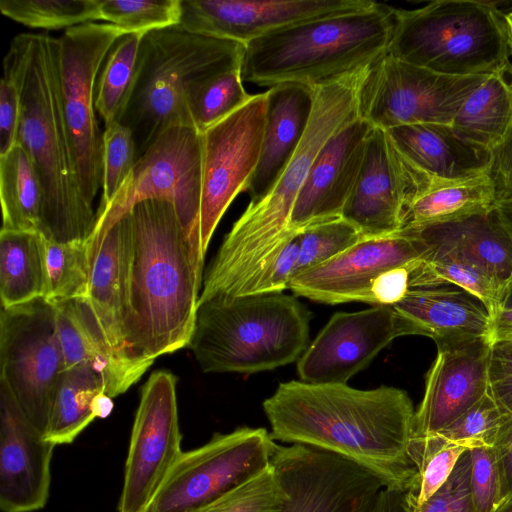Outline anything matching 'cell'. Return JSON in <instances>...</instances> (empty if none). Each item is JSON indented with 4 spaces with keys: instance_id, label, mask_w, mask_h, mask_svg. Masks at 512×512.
<instances>
[{
    "instance_id": "cell-1",
    "label": "cell",
    "mask_w": 512,
    "mask_h": 512,
    "mask_svg": "<svg viewBox=\"0 0 512 512\" xmlns=\"http://www.w3.org/2000/svg\"><path fill=\"white\" fill-rule=\"evenodd\" d=\"M275 441L325 451L405 492L416 475L410 447L415 409L399 388L289 381L262 404Z\"/></svg>"
},
{
    "instance_id": "cell-2",
    "label": "cell",
    "mask_w": 512,
    "mask_h": 512,
    "mask_svg": "<svg viewBox=\"0 0 512 512\" xmlns=\"http://www.w3.org/2000/svg\"><path fill=\"white\" fill-rule=\"evenodd\" d=\"M372 65L314 88L312 115L298 149L271 191L249 203L226 234L203 277L199 301L240 296L297 232L290 226L296 198L322 147L360 117V91Z\"/></svg>"
},
{
    "instance_id": "cell-3",
    "label": "cell",
    "mask_w": 512,
    "mask_h": 512,
    "mask_svg": "<svg viewBox=\"0 0 512 512\" xmlns=\"http://www.w3.org/2000/svg\"><path fill=\"white\" fill-rule=\"evenodd\" d=\"M3 67L12 73L20 92L16 143L29 156L43 190L40 233L60 243L86 240L96 213L81 190L71 150L61 103L57 38L16 35Z\"/></svg>"
},
{
    "instance_id": "cell-4",
    "label": "cell",
    "mask_w": 512,
    "mask_h": 512,
    "mask_svg": "<svg viewBox=\"0 0 512 512\" xmlns=\"http://www.w3.org/2000/svg\"><path fill=\"white\" fill-rule=\"evenodd\" d=\"M129 212L134 252L128 344L134 356L155 360L189 345L203 276L170 201L143 200Z\"/></svg>"
},
{
    "instance_id": "cell-5",
    "label": "cell",
    "mask_w": 512,
    "mask_h": 512,
    "mask_svg": "<svg viewBox=\"0 0 512 512\" xmlns=\"http://www.w3.org/2000/svg\"><path fill=\"white\" fill-rule=\"evenodd\" d=\"M397 18L396 8L373 2L272 30L245 44L242 80L258 86L298 83L314 89L386 56Z\"/></svg>"
},
{
    "instance_id": "cell-6",
    "label": "cell",
    "mask_w": 512,
    "mask_h": 512,
    "mask_svg": "<svg viewBox=\"0 0 512 512\" xmlns=\"http://www.w3.org/2000/svg\"><path fill=\"white\" fill-rule=\"evenodd\" d=\"M310 319L296 296H218L198 303L188 347L205 373L269 371L299 360Z\"/></svg>"
},
{
    "instance_id": "cell-7",
    "label": "cell",
    "mask_w": 512,
    "mask_h": 512,
    "mask_svg": "<svg viewBox=\"0 0 512 512\" xmlns=\"http://www.w3.org/2000/svg\"><path fill=\"white\" fill-rule=\"evenodd\" d=\"M244 49L242 43L192 33L179 24L143 35L135 86L120 120L133 134L137 159L164 130L193 126L187 90L203 78L241 66Z\"/></svg>"
},
{
    "instance_id": "cell-8",
    "label": "cell",
    "mask_w": 512,
    "mask_h": 512,
    "mask_svg": "<svg viewBox=\"0 0 512 512\" xmlns=\"http://www.w3.org/2000/svg\"><path fill=\"white\" fill-rule=\"evenodd\" d=\"M388 54L450 76H489L511 63L507 16L496 4L439 0L413 10L397 9Z\"/></svg>"
},
{
    "instance_id": "cell-9",
    "label": "cell",
    "mask_w": 512,
    "mask_h": 512,
    "mask_svg": "<svg viewBox=\"0 0 512 512\" xmlns=\"http://www.w3.org/2000/svg\"><path fill=\"white\" fill-rule=\"evenodd\" d=\"M202 181L201 134L193 126L164 130L139 157L115 197L99 207L96 217L116 220L138 202L170 201L179 216L198 272L203 276L204 255L200 243Z\"/></svg>"
},
{
    "instance_id": "cell-10",
    "label": "cell",
    "mask_w": 512,
    "mask_h": 512,
    "mask_svg": "<svg viewBox=\"0 0 512 512\" xmlns=\"http://www.w3.org/2000/svg\"><path fill=\"white\" fill-rule=\"evenodd\" d=\"M0 381L31 424L45 435L65 370L55 305L45 298L1 308Z\"/></svg>"
},
{
    "instance_id": "cell-11",
    "label": "cell",
    "mask_w": 512,
    "mask_h": 512,
    "mask_svg": "<svg viewBox=\"0 0 512 512\" xmlns=\"http://www.w3.org/2000/svg\"><path fill=\"white\" fill-rule=\"evenodd\" d=\"M123 33L109 23L89 22L57 38L63 114L81 190L89 204L102 186V133L95 108V84L101 64Z\"/></svg>"
},
{
    "instance_id": "cell-12",
    "label": "cell",
    "mask_w": 512,
    "mask_h": 512,
    "mask_svg": "<svg viewBox=\"0 0 512 512\" xmlns=\"http://www.w3.org/2000/svg\"><path fill=\"white\" fill-rule=\"evenodd\" d=\"M276 446L262 427L216 433L181 454L150 507L154 512H200L269 468Z\"/></svg>"
},
{
    "instance_id": "cell-13",
    "label": "cell",
    "mask_w": 512,
    "mask_h": 512,
    "mask_svg": "<svg viewBox=\"0 0 512 512\" xmlns=\"http://www.w3.org/2000/svg\"><path fill=\"white\" fill-rule=\"evenodd\" d=\"M487 77L444 75L387 54L372 65L363 82L360 117L384 130L420 123L452 124Z\"/></svg>"
},
{
    "instance_id": "cell-14",
    "label": "cell",
    "mask_w": 512,
    "mask_h": 512,
    "mask_svg": "<svg viewBox=\"0 0 512 512\" xmlns=\"http://www.w3.org/2000/svg\"><path fill=\"white\" fill-rule=\"evenodd\" d=\"M266 92L252 95L239 109L201 134L200 243L205 256L222 216L254 173L262 145Z\"/></svg>"
},
{
    "instance_id": "cell-15",
    "label": "cell",
    "mask_w": 512,
    "mask_h": 512,
    "mask_svg": "<svg viewBox=\"0 0 512 512\" xmlns=\"http://www.w3.org/2000/svg\"><path fill=\"white\" fill-rule=\"evenodd\" d=\"M176 377L153 372L141 389L118 512H146L183 453Z\"/></svg>"
},
{
    "instance_id": "cell-16",
    "label": "cell",
    "mask_w": 512,
    "mask_h": 512,
    "mask_svg": "<svg viewBox=\"0 0 512 512\" xmlns=\"http://www.w3.org/2000/svg\"><path fill=\"white\" fill-rule=\"evenodd\" d=\"M272 467L285 492L279 512H366L385 488L361 466L304 445L277 443Z\"/></svg>"
},
{
    "instance_id": "cell-17",
    "label": "cell",
    "mask_w": 512,
    "mask_h": 512,
    "mask_svg": "<svg viewBox=\"0 0 512 512\" xmlns=\"http://www.w3.org/2000/svg\"><path fill=\"white\" fill-rule=\"evenodd\" d=\"M434 184L398 151L386 130L372 127L342 218L363 237L399 233L411 204Z\"/></svg>"
},
{
    "instance_id": "cell-18",
    "label": "cell",
    "mask_w": 512,
    "mask_h": 512,
    "mask_svg": "<svg viewBox=\"0 0 512 512\" xmlns=\"http://www.w3.org/2000/svg\"><path fill=\"white\" fill-rule=\"evenodd\" d=\"M427 247L409 230L364 237L329 261L295 276L289 289L295 296L325 304H374L373 293L389 271L417 262Z\"/></svg>"
},
{
    "instance_id": "cell-19",
    "label": "cell",
    "mask_w": 512,
    "mask_h": 512,
    "mask_svg": "<svg viewBox=\"0 0 512 512\" xmlns=\"http://www.w3.org/2000/svg\"><path fill=\"white\" fill-rule=\"evenodd\" d=\"M412 335L407 320L392 305L357 312H337L297 361L301 381H347L365 369L394 339Z\"/></svg>"
},
{
    "instance_id": "cell-20",
    "label": "cell",
    "mask_w": 512,
    "mask_h": 512,
    "mask_svg": "<svg viewBox=\"0 0 512 512\" xmlns=\"http://www.w3.org/2000/svg\"><path fill=\"white\" fill-rule=\"evenodd\" d=\"M371 0H180L179 25L247 44L272 30L370 6Z\"/></svg>"
},
{
    "instance_id": "cell-21",
    "label": "cell",
    "mask_w": 512,
    "mask_h": 512,
    "mask_svg": "<svg viewBox=\"0 0 512 512\" xmlns=\"http://www.w3.org/2000/svg\"><path fill=\"white\" fill-rule=\"evenodd\" d=\"M88 240L87 299L112 347L122 354L142 359L133 355L128 344L134 252L130 212L115 221L96 218Z\"/></svg>"
},
{
    "instance_id": "cell-22",
    "label": "cell",
    "mask_w": 512,
    "mask_h": 512,
    "mask_svg": "<svg viewBox=\"0 0 512 512\" xmlns=\"http://www.w3.org/2000/svg\"><path fill=\"white\" fill-rule=\"evenodd\" d=\"M56 445L24 415L0 381V508L34 512L48 500Z\"/></svg>"
},
{
    "instance_id": "cell-23",
    "label": "cell",
    "mask_w": 512,
    "mask_h": 512,
    "mask_svg": "<svg viewBox=\"0 0 512 512\" xmlns=\"http://www.w3.org/2000/svg\"><path fill=\"white\" fill-rule=\"evenodd\" d=\"M492 345L490 337H481L437 346L423 398L415 410L413 438L442 430L488 392Z\"/></svg>"
},
{
    "instance_id": "cell-24",
    "label": "cell",
    "mask_w": 512,
    "mask_h": 512,
    "mask_svg": "<svg viewBox=\"0 0 512 512\" xmlns=\"http://www.w3.org/2000/svg\"><path fill=\"white\" fill-rule=\"evenodd\" d=\"M371 129L359 117L322 147L294 203L290 218L293 231L342 217L361 170Z\"/></svg>"
},
{
    "instance_id": "cell-25",
    "label": "cell",
    "mask_w": 512,
    "mask_h": 512,
    "mask_svg": "<svg viewBox=\"0 0 512 512\" xmlns=\"http://www.w3.org/2000/svg\"><path fill=\"white\" fill-rule=\"evenodd\" d=\"M53 304L65 369L90 367L100 376L110 397L126 392L153 364L154 360L133 358L115 350L87 298Z\"/></svg>"
},
{
    "instance_id": "cell-26",
    "label": "cell",
    "mask_w": 512,
    "mask_h": 512,
    "mask_svg": "<svg viewBox=\"0 0 512 512\" xmlns=\"http://www.w3.org/2000/svg\"><path fill=\"white\" fill-rule=\"evenodd\" d=\"M392 306L407 320L412 335L430 337L437 346L491 336L492 314L486 304L448 282L410 288Z\"/></svg>"
},
{
    "instance_id": "cell-27",
    "label": "cell",
    "mask_w": 512,
    "mask_h": 512,
    "mask_svg": "<svg viewBox=\"0 0 512 512\" xmlns=\"http://www.w3.org/2000/svg\"><path fill=\"white\" fill-rule=\"evenodd\" d=\"M314 106V89L282 83L266 91V115L258 163L245 192L249 203L265 197L298 149Z\"/></svg>"
},
{
    "instance_id": "cell-28",
    "label": "cell",
    "mask_w": 512,
    "mask_h": 512,
    "mask_svg": "<svg viewBox=\"0 0 512 512\" xmlns=\"http://www.w3.org/2000/svg\"><path fill=\"white\" fill-rule=\"evenodd\" d=\"M398 151L435 183L489 173L493 151L463 138L452 124L420 123L386 130Z\"/></svg>"
},
{
    "instance_id": "cell-29",
    "label": "cell",
    "mask_w": 512,
    "mask_h": 512,
    "mask_svg": "<svg viewBox=\"0 0 512 512\" xmlns=\"http://www.w3.org/2000/svg\"><path fill=\"white\" fill-rule=\"evenodd\" d=\"M404 230L416 234L427 247L410 273V288L448 282L479 297L492 316L502 306L505 295L499 285L440 227Z\"/></svg>"
},
{
    "instance_id": "cell-30",
    "label": "cell",
    "mask_w": 512,
    "mask_h": 512,
    "mask_svg": "<svg viewBox=\"0 0 512 512\" xmlns=\"http://www.w3.org/2000/svg\"><path fill=\"white\" fill-rule=\"evenodd\" d=\"M452 126L463 138L491 151L500 146L512 131V62L470 94Z\"/></svg>"
},
{
    "instance_id": "cell-31",
    "label": "cell",
    "mask_w": 512,
    "mask_h": 512,
    "mask_svg": "<svg viewBox=\"0 0 512 512\" xmlns=\"http://www.w3.org/2000/svg\"><path fill=\"white\" fill-rule=\"evenodd\" d=\"M45 294V237L39 231L1 229V308L45 298Z\"/></svg>"
},
{
    "instance_id": "cell-32",
    "label": "cell",
    "mask_w": 512,
    "mask_h": 512,
    "mask_svg": "<svg viewBox=\"0 0 512 512\" xmlns=\"http://www.w3.org/2000/svg\"><path fill=\"white\" fill-rule=\"evenodd\" d=\"M496 203L489 173L463 181L435 183L411 204L402 230L460 221L490 210Z\"/></svg>"
},
{
    "instance_id": "cell-33",
    "label": "cell",
    "mask_w": 512,
    "mask_h": 512,
    "mask_svg": "<svg viewBox=\"0 0 512 512\" xmlns=\"http://www.w3.org/2000/svg\"><path fill=\"white\" fill-rule=\"evenodd\" d=\"M434 226L464 249L506 294L512 281V238L495 206L460 221Z\"/></svg>"
},
{
    "instance_id": "cell-34",
    "label": "cell",
    "mask_w": 512,
    "mask_h": 512,
    "mask_svg": "<svg viewBox=\"0 0 512 512\" xmlns=\"http://www.w3.org/2000/svg\"><path fill=\"white\" fill-rule=\"evenodd\" d=\"M2 228L39 231L43 190L37 172L19 145L0 156Z\"/></svg>"
},
{
    "instance_id": "cell-35",
    "label": "cell",
    "mask_w": 512,
    "mask_h": 512,
    "mask_svg": "<svg viewBox=\"0 0 512 512\" xmlns=\"http://www.w3.org/2000/svg\"><path fill=\"white\" fill-rule=\"evenodd\" d=\"M102 391V380L90 367L65 369L53 400L45 439L55 445L72 443L95 419L91 405Z\"/></svg>"
},
{
    "instance_id": "cell-36",
    "label": "cell",
    "mask_w": 512,
    "mask_h": 512,
    "mask_svg": "<svg viewBox=\"0 0 512 512\" xmlns=\"http://www.w3.org/2000/svg\"><path fill=\"white\" fill-rule=\"evenodd\" d=\"M144 34L120 35L101 64L95 84V108L105 125L122 119L135 86Z\"/></svg>"
},
{
    "instance_id": "cell-37",
    "label": "cell",
    "mask_w": 512,
    "mask_h": 512,
    "mask_svg": "<svg viewBox=\"0 0 512 512\" xmlns=\"http://www.w3.org/2000/svg\"><path fill=\"white\" fill-rule=\"evenodd\" d=\"M241 66L203 78L186 93V104L192 125L200 132L221 121L250 98L244 86Z\"/></svg>"
},
{
    "instance_id": "cell-38",
    "label": "cell",
    "mask_w": 512,
    "mask_h": 512,
    "mask_svg": "<svg viewBox=\"0 0 512 512\" xmlns=\"http://www.w3.org/2000/svg\"><path fill=\"white\" fill-rule=\"evenodd\" d=\"M45 299L58 303L87 298L90 278V244L86 240L55 242L45 238Z\"/></svg>"
},
{
    "instance_id": "cell-39",
    "label": "cell",
    "mask_w": 512,
    "mask_h": 512,
    "mask_svg": "<svg viewBox=\"0 0 512 512\" xmlns=\"http://www.w3.org/2000/svg\"><path fill=\"white\" fill-rule=\"evenodd\" d=\"M467 450L462 445L442 443L434 436L412 438L410 452L416 475L404 492L406 507H419L433 496L449 479Z\"/></svg>"
},
{
    "instance_id": "cell-40",
    "label": "cell",
    "mask_w": 512,
    "mask_h": 512,
    "mask_svg": "<svg viewBox=\"0 0 512 512\" xmlns=\"http://www.w3.org/2000/svg\"><path fill=\"white\" fill-rule=\"evenodd\" d=\"M0 11L27 27L48 30L100 20L99 0H1Z\"/></svg>"
},
{
    "instance_id": "cell-41",
    "label": "cell",
    "mask_w": 512,
    "mask_h": 512,
    "mask_svg": "<svg viewBox=\"0 0 512 512\" xmlns=\"http://www.w3.org/2000/svg\"><path fill=\"white\" fill-rule=\"evenodd\" d=\"M508 417L509 414L487 392L453 422L430 436L442 443L462 445L469 450L482 446L493 447Z\"/></svg>"
},
{
    "instance_id": "cell-42",
    "label": "cell",
    "mask_w": 512,
    "mask_h": 512,
    "mask_svg": "<svg viewBox=\"0 0 512 512\" xmlns=\"http://www.w3.org/2000/svg\"><path fill=\"white\" fill-rule=\"evenodd\" d=\"M99 15L127 33H146L178 24L180 0H99Z\"/></svg>"
},
{
    "instance_id": "cell-43",
    "label": "cell",
    "mask_w": 512,
    "mask_h": 512,
    "mask_svg": "<svg viewBox=\"0 0 512 512\" xmlns=\"http://www.w3.org/2000/svg\"><path fill=\"white\" fill-rule=\"evenodd\" d=\"M362 238L360 231L342 217L301 229L300 251L293 278L336 257Z\"/></svg>"
},
{
    "instance_id": "cell-44",
    "label": "cell",
    "mask_w": 512,
    "mask_h": 512,
    "mask_svg": "<svg viewBox=\"0 0 512 512\" xmlns=\"http://www.w3.org/2000/svg\"><path fill=\"white\" fill-rule=\"evenodd\" d=\"M102 145V196L99 207L106 206L115 197L137 161L133 134L118 121L105 125Z\"/></svg>"
},
{
    "instance_id": "cell-45",
    "label": "cell",
    "mask_w": 512,
    "mask_h": 512,
    "mask_svg": "<svg viewBox=\"0 0 512 512\" xmlns=\"http://www.w3.org/2000/svg\"><path fill=\"white\" fill-rule=\"evenodd\" d=\"M284 499V489L271 464L200 512H279Z\"/></svg>"
},
{
    "instance_id": "cell-46",
    "label": "cell",
    "mask_w": 512,
    "mask_h": 512,
    "mask_svg": "<svg viewBox=\"0 0 512 512\" xmlns=\"http://www.w3.org/2000/svg\"><path fill=\"white\" fill-rule=\"evenodd\" d=\"M470 491L474 512H495L503 501L502 481L494 447L469 450Z\"/></svg>"
},
{
    "instance_id": "cell-47",
    "label": "cell",
    "mask_w": 512,
    "mask_h": 512,
    "mask_svg": "<svg viewBox=\"0 0 512 512\" xmlns=\"http://www.w3.org/2000/svg\"><path fill=\"white\" fill-rule=\"evenodd\" d=\"M300 251V230L247 283L240 296L282 293L289 284L297 265Z\"/></svg>"
},
{
    "instance_id": "cell-48",
    "label": "cell",
    "mask_w": 512,
    "mask_h": 512,
    "mask_svg": "<svg viewBox=\"0 0 512 512\" xmlns=\"http://www.w3.org/2000/svg\"><path fill=\"white\" fill-rule=\"evenodd\" d=\"M407 508V507H406ZM408 512H474L470 491V455L467 450L446 483L427 501Z\"/></svg>"
},
{
    "instance_id": "cell-49",
    "label": "cell",
    "mask_w": 512,
    "mask_h": 512,
    "mask_svg": "<svg viewBox=\"0 0 512 512\" xmlns=\"http://www.w3.org/2000/svg\"><path fill=\"white\" fill-rule=\"evenodd\" d=\"M488 393L512 416V343L493 342L488 369Z\"/></svg>"
},
{
    "instance_id": "cell-50",
    "label": "cell",
    "mask_w": 512,
    "mask_h": 512,
    "mask_svg": "<svg viewBox=\"0 0 512 512\" xmlns=\"http://www.w3.org/2000/svg\"><path fill=\"white\" fill-rule=\"evenodd\" d=\"M21 111L18 85L12 73L3 67L0 83V156L16 144Z\"/></svg>"
},
{
    "instance_id": "cell-51",
    "label": "cell",
    "mask_w": 512,
    "mask_h": 512,
    "mask_svg": "<svg viewBox=\"0 0 512 512\" xmlns=\"http://www.w3.org/2000/svg\"><path fill=\"white\" fill-rule=\"evenodd\" d=\"M489 175L494 182L497 202L512 200V131L493 151Z\"/></svg>"
},
{
    "instance_id": "cell-52",
    "label": "cell",
    "mask_w": 512,
    "mask_h": 512,
    "mask_svg": "<svg viewBox=\"0 0 512 512\" xmlns=\"http://www.w3.org/2000/svg\"><path fill=\"white\" fill-rule=\"evenodd\" d=\"M502 481L503 500L512 494V416L506 419L496 437L494 446ZM503 502V501H502Z\"/></svg>"
},
{
    "instance_id": "cell-53",
    "label": "cell",
    "mask_w": 512,
    "mask_h": 512,
    "mask_svg": "<svg viewBox=\"0 0 512 512\" xmlns=\"http://www.w3.org/2000/svg\"><path fill=\"white\" fill-rule=\"evenodd\" d=\"M366 512H408L404 501V492L383 488Z\"/></svg>"
},
{
    "instance_id": "cell-54",
    "label": "cell",
    "mask_w": 512,
    "mask_h": 512,
    "mask_svg": "<svg viewBox=\"0 0 512 512\" xmlns=\"http://www.w3.org/2000/svg\"><path fill=\"white\" fill-rule=\"evenodd\" d=\"M491 340L512 343V308L500 307L492 316Z\"/></svg>"
},
{
    "instance_id": "cell-55",
    "label": "cell",
    "mask_w": 512,
    "mask_h": 512,
    "mask_svg": "<svg viewBox=\"0 0 512 512\" xmlns=\"http://www.w3.org/2000/svg\"><path fill=\"white\" fill-rule=\"evenodd\" d=\"M114 407L112 397L107 395L104 391L97 394L92 401V412L95 418L104 419L108 417Z\"/></svg>"
},
{
    "instance_id": "cell-56",
    "label": "cell",
    "mask_w": 512,
    "mask_h": 512,
    "mask_svg": "<svg viewBox=\"0 0 512 512\" xmlns=\"http://www.w3.org/2000/svg\"><path fill=\"white\" fill-rule=\"evenodd\" d=\"M495 207L502 223L512 238V200L498 201Z\"/></svg>"
},
{
    "instance_id": "cell-57",
    "label": "cell",
    "mask_w": 512,
    "mask_h": 512,
    "mask_svg": "<svg viewBox=\"0 0 512 512\" xmlns=\"http://www.w3.org/2000/svg\"><path fill=\"white\" fill-rule=\"evenodd\" d=\"M495 512H512V494L503 500Z\"/></svg>"
},
{
    "instance_id": "cell-58",
    "label": "cell",
    "mask_w": 512,
    "mask_h": 512,
    "mask_svg": "<svg viewBox=\"0 0 512 512\" xmlns=\"http://www.w3.org/2000/svg\"><path fill=\"white\" fill-rule=\"evenodd\" d=\"M501 307L512 308V281L507 288V291H506V294H505V297H504Z\"/></svg>"
},
{
    "instance_id": "cell-59",
    "label": "cell",
    "mask_w": 512,
    "mask_h": 512,
    "mask_svg": "<svg viewBox=\"0 0 512 512\" xmlns=\"http://www.w3.org/2000/svg\"><path fill=\"white\" fill-rule=\"evenodd\" d=\"M507 16V21H508V25H509V30H510V35H511V44H512V12L506 14Z\"/></svg>"
},
{
    "instance_id": "cell-60",
    "label": "cell",
    "mask_w": 512,
    "mask_h": 512,
    "mask_svg": "<svg viewBox=\"0 0 512 512\" xmlns=\"http://www.w3.org/2000/svg\"><path fill=\"white\" fill-rule=\"evenodd\" d=\"M146 512H154L153 509L150 507Z\"/></svg>"
}]
</instances>
